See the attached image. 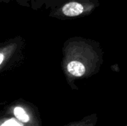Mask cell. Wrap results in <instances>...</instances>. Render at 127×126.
Here are the masks:
<instances>
[{"mask_svg":"<svg viewBox=\"0 0 127 126\" xmlns=\"http://www.w3.org/2000/svg\"><path fill=\"white\" fill-rule=\"evenodd\" d=\"M25 39L21 36L9 39L0 45V72L18 68L25 59Z\"/></svg>","mask_w":127,"mask_h":126,"instance_id":"3957f363","label":"cell"},{"mask_svg":"<svg viewBox=\"0 0 127 126\" xmlns=\"http://www.w3.org/2000/svg\"><path fill=\"white\" fill-rule=\"evenodd\" d=\"M0 126H33V125H29L26 124L17 118H16L14 116H13L11 114L7 112V111H4V115L1 117V125Z\"/></svg>","mask_w":127,"mask_h":126,"instance_id":"277c9868","label":"cell"},{"mask_svg":"<svg viewBox=\"0 0 127 126\" xmlns=\"http://www.w3.org/2000/svg\"></svg>","mask_w":127,"mask_h":126,"instance_id":"8992f818","label":"cell"},{"mask_svg":"<svg viewBox=\"0 0 127 126\" xmlns=\"http://www.w3.org/2000/svg\"><path fill=\"white\" fill-rule=\"evenodd\" d=\"M61 68L65 80L73 89L75 82L97 74L103 63L104 52L99 42L82 36L65 41L62 49Z\"/></svg>","mask_w":127,"mask_h":126,"instance_id":"6da1fadb","label":"cell"},{"mask_svg":"<svg viewBox=\"0 0 127 126\" xmlns=\"http://www.w3.org/2000/svg\"><path fill=\"white\" fill-rule=\"evenodd\" d=\"M97 120V117L96 114H92L88 117H86L84 119L70 123L65 126H95Z\"/></svg>","mask_w":127,"mask_h":126,"instance_id":"5b68a950","label":"cell"},{"mask_svg":"<svg viewBox=\"0 0 127 126\" xmlns=\"http://www.w3.org/2000/svg\"><path fill=\"white\" fill-rule=\"evenodd\" d=\"M99 5L98 0H65L53 7L48 16L59 20L79 19L90 15Z\"/></svg>","mask_w":127,"mask_h":126,"instance_id":"7a4b0ae2","label":"cell"}]
</instances>
